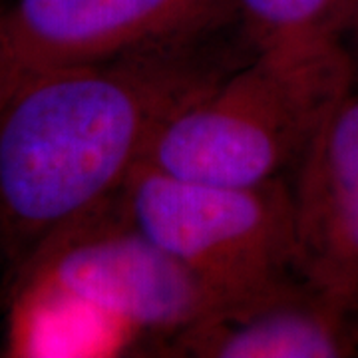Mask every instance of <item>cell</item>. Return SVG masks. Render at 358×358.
Returning <instances> with one entry per match:
<instances>
[{"label":"cell","instance_id":"7","mask_svg":"<svg viewBox=\"0 0 358 358\" xmlns=\"http://www.w3.org/2000/svg\"><path fill=\"white\" fill-rule=\"evenodd\" d=\"M169 357H358V317L301 277L241 305L219 308L176 338Z\"/></svg>","mask_w":358,"mask_h":358},{"label":"cell","instance_id":"5","mask_svg":"<svg viewBox=\"0 0 358 358\" xmlns=\"http://www.w3.org/2000/svg\"><path fill=\"white\" fill-rule=\"evenodd\" d=\"M235 30L233 0H4L0 94L42 74Z\"/></svg>","mask_w":358,"mask_h":358},{"label":"cell","instance_id":"8","mask_svg":"<svg viewBox=\"0 0 358 358\" xmlns=\"http://www.w3.org/2000/svg\"><path fill=\"white\" fill-rule=\"evenodd\" d=\"M233 2L239 30L253 52H282L352 64L341 34V0Z\"/></svg>","mask_w":358,"mask_h":358},{"label":"cell","instance_id":"9","mask_svg":"<svg viewBox=\"0 0 358 358\" xmlns=\"http://www.w3.org/2000/svg\"><path fill=\"white\" fill-rule=\"evenodd\" d=\"M341 34L352 66L358 64V0H341Z\"/></svg>","mask_w":358,"mask_h":358},{"label":"cell","instance_id":"2","mask_svg":"<svg viewBox=\"0 0 358 358\" xmlns=\"http://www.w3.org/2000/svg\"><path fill=\"white\" fill-rule=\"evenodd\" d=\"M223 307L141 233L117 195L62 231L4 299L13 357H94L157 350Z\"/></svg>","mask_w":358,"mask_h":358},{"label":"cell","instance_id":"4","mask_svg":"<svg viewBox=\"0 0 358 358\" xmlns=\"http://www.w3.org/2000/svg\"><path fill=\"white\" fill-rule=\"evenodd\" d=\"M117 203L128 219L221 301L241 305L296 275L291 178L227 185L141 162Z\"/></svg>","mask_w":358,"mask_h":358},{"label":"cell","instance_id":"10","mask_svg":"<svg viewBox=\"0 0 358 358\" xmlns=\"http://www.w3.org/2000/svg\"><path fill=\"white\" fill-rule=\"evenodd\" d=\"M2 303H4V289H2V275H0V308H2Z\"/></svg>","mask_w":358,"mask_h":358},{"label":"cell","instance_id":"12","mask_svg":"<svg viewBox=\"0 0 358 358\" xmlns=\"http://www.w3.org/2000/svg\"><path fill=\"white\" fill-rule=\"evenodd\" d=\"M2 2H4V0H0V4H2Z\"/></svg>","mask_w":358,"mask_h":358},{"label":"cell","instance_id":"6","mask_svg":"<svg viewBox=\"0 0 358 358\" xmlns=\"http://www.w3.org/2000/svg\"><path fill=\"white\" fill-rule=\"evenodd\" d=\"M291 185L296 275L358 317V84L327 114Z\"/></svg>","mask_w":358,"mask_h":358},{"label":"cell","instance_id":"1","mask_svg":"<svg viewBox=\"0 0 358 358\" xmlns=\"http://www.w3.org/2000/svg\"><path fill=\"white\" fill-rule=\"evenodd\" d=\"M227 34L30 78L0 94V275L110 203L157 131L251 54ZM4 307V305H2Z\"/></svg>","mask_w":358,"mask_h":358},{"label":"cell","instance_id":"11","mask_svg":"<svg viewBox=\"0 0 358 358\" xmlns=\"http://www.w3.org/2000/svg\"><path fill=\"white\" fill-rule=\"evenodd\" d=\"M355 84H358V64L357 68H355Z\"/></svg>","mask_w":358,"mask_h":358},{"label":"cell","instance_id":"3","mask_svg":"<svg viewBox=\"0 0 358 358\" xmlns=\"http://www.w3.org/2000/svg\"><path fill=\"white\" fill-rule=\"evenodd\" d=\"M350 86L345 60L253 52L167 120L143 164L227 185L291 178Z\"/></svg>","mask_w":358,"mask_h":358}]
</instances>
